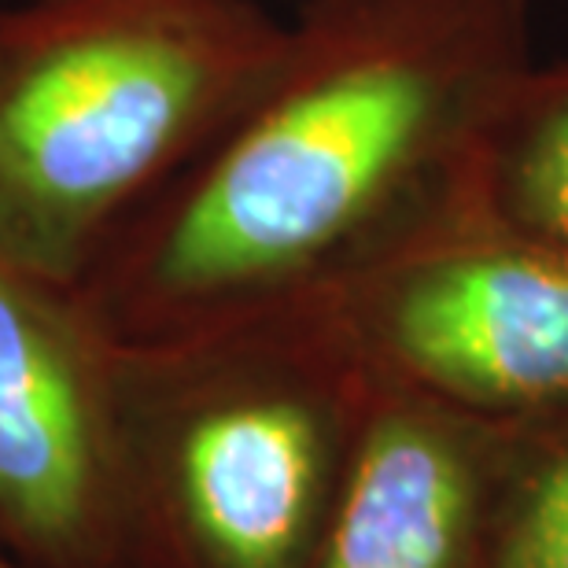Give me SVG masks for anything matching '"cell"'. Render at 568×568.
<instances>
[{"instance_id": "3957f363", "label": "cell", "mask_w": 568, "mask_h": 568, "mask_svg": "<svg viewBox=\"0 0 568 568\" xmlns=\"http://www.w3.org/2000/svg\"><path fill=\"white\" fill-rule=\"evenodd\" d=\"M263 55L214 0L0 11V255L82 292L108 225Z\"/></svg>"}, {"instance_id": "6da1fadb", "label": "cell", "mask_w": 568, "mask_h": 568, "mask_svg": "<svg viewBox=\"0 0 568 568\" xmlns=\"http://www.w3.org/2000/svg\"><path fill=\"white\" fill-rule=\"evenodd\" d=\"M436 97L414 67L355 63L263 111L93 303L122 347L311 311L384 263L369 241Z\"/></svg>"}, {"instance_id": "ba28073f", "label": "cell", "mask_w": 568, "mask_h": 568, "mask_svg": "<svg viewBox=\"0 0 568 568\" xmlns=\"http://www.w3.org/2000/svg\"><path fill=\"white\" fill-rule=\"evenodd\" d=\"M525 241L568 258V108L539 133L514 185Z\"/></svg>"}, {"instance_id": "5b68a950", "label": "cell", "mask_w": 568, "mask_h": 568, "mask_svg": "<svg viewBox=\"0 0 568 568\" xmlns=\"http://www.w3.org/2000/svg\"><path fill=\"white\" fill-rule=\"evenodd\" d=\"M0 550L130 568L126 369L78 288L0 255Z\"/></svg>"}, {"instance_id": "9c48e42d", "label": "cell", "mask_w": 568, "mask_h": 568, "mask_svg": "<svg viewBox=\"0 0 568 568\" xmlns=\"http://www.w3.org/2000/svg\"><path fill=\"white\" fill-rule=\"evenodd\" d=\"M0 568H27V565H19L16 558H8V554L0 550Z\"/></svg>"}, {"instance_id": "52a82bcc", "label": "cell", "mask_w": 568, "mask_h": 568, "mask_svg": "<svg viewBox=\"0 0 568 568\" xmlns=\"http://www.w3.org/2000/svg\"><path fill=\"white\" fill-rule=\"evenodd\" d=\"M484 568H568V417L514 428Z\"/></svg>"}, {"instance_id": "277c9868", "label": "cell", "mask_w": 568, "mask_h": 568, "mask_svg": "<svg viewBox=\"0 0 568 568\" xmlns=\"http://www.w3.org/2000/svg\"><path fill=\"white\" fill-rule=\"evenodd\" d=\"M311 311L373 381L498 428L568 417V258L525 236L403 247Z\"/></svg>"}, {"instance_id": "7a4b0ae2", "label": "cell", "mask_w": 568, "mask_h": 568, "mask_svg": "<svg viewBox=\"0 0 568 568\" xmlns=\"http://www.w3.org/2000/svg\"><path fill=\"white\" fill-rule=\"evenodd\" d=\"M122 369L130 568H311L369 399L322 317L122 347Z\"/></svg>"}, {"instance_id": "8992f818", "label": "cell", "mask_w": 568, "mask_h": 568, "mask_svg": "<svg viewBox=\"0 0 568 568\" xmlns=\"http://www.w3.org/2000/svg\"><path fill=\"white\" fill-rule=\"evenodd\" d=\"M514 428L369 377L311 568H484Z\"/></svg>"}]
</instances>
